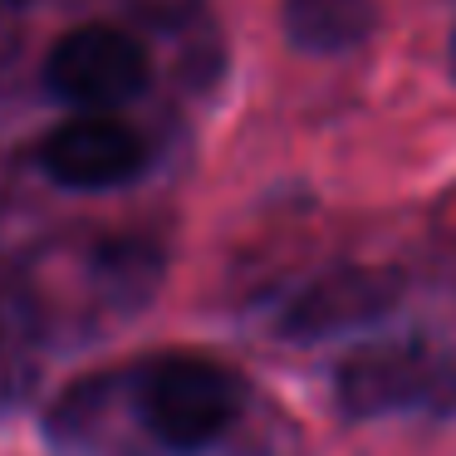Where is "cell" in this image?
Here are the masks:
<instances>
[{
    "mask_svg": "<svg viewBox=\"0 0 456 456\" xmlns=\"http://www.w3.org/2000/svg\"><path fill=\"white\" fill-rule=\"evenodd\" d=\"M427 387V358L417 348H363L344 363L338 373V397H344L348 412L368 417V412H393V407L412 403Z\"/></svg>",
    "mask_w": 456,
    "mask_h": 456,
    "instance_id": "5b68a950",
    "label": "cell"
},
{
    "mask_svg": "<svg viewBox=\"0 0 456 456\" xmlns=\"http://www.w3.org/2000/svg\"><path fill=\"white\" fill-rule=\"evenodd\" d=\"M452 69H456V40H452Z\"/></svg>",
    "mask_w": 456,
    "mask_h": 456,
    "instance_id": "52a82bcc",
    "label": "cell"
},
{
    "mask_svg": "<svg viewBox=\"0 0 456 456\" xmlns=\"http://www.w3.org/2000/svg\"><path fill=\"white\" fill-rule=\"evenodd\" d=\"M148 50L118 25H79L45 60V89L74 113H113L148 89Z\"/></svg>",
    "mask_w": 456,
    "mask_h": 456,
    "instance_id": "7a4b0ae2",
    "label": "cell"
},
{
    "mask_svg": "<svg viewBox=\"0 0 456 456\" xmlns=\"http://www.w3.org/2000/svg\"><path fill=\"white\" fill-rule=\"evenodd\" d=\"M240 378L201 354H162L133 373V407L152 442L167 452H201L240 417Z\"/></svg>",
    "mask_w": 456,
    "mask_h": 456,
    "instance_id": "6da1fadb",
    "label": "cell"
},
{
    "mask_svg": "<svg viewBox=\"0 0 456 456\" xmlns=\"http://www.w3.org/2000/svg\"><path fill=\"white\" fill-rule=\"evenodd\" d=\"M397 299V280L387 270H334L305 285L280 314V334L295 344H319V338L348 334V329L373 324Z\"/></svg>",
    "mask_w": 456,
    "mask_h": 456,
    "instance_id": "277c9868",
    "label": "cell"
},
{
    "mask_svg": "<svg viewBox=\"0 0 456 456\" xmlns=\"http://www.w3.org/2000/svg\"><path fill=\"white\" fill-rule=\"evenodd\" d=\"M40 167L64 191H113L148 167V142L113 113H74L40 142Z\"/></svg>",
    "mask_w": 456,
    "mask_h": 456,
    "instance_id": "3957f363",
    "label": "cell"
},
{
    "mask_svg": "<svg viewBox=\"0 0 456 456\" xmlns=\"http://www.w3.org/2000/svg\"><path fill=\"white\" fill-rule=\"evenodd\" d=\"M373 30V0H285V35L295 50L344 54Z\"/></svg>",
    "mask_w": 456,
    "mask_h": 456,
    "instance_id": "8992f818",
    "label": "cell"
}]
</instances>
